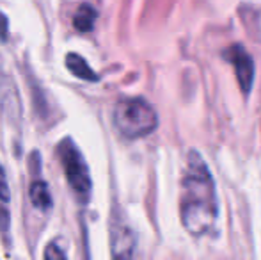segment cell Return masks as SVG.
<instances>
[{
    "instance_id": "obj_11",
    "label": "cell",
    "mask_w": 261,
    "mask_h": 260,
    "mask_svg": "<svg viewBox=\"0 0 261 260\" xmlns=\"http://www.w3.org/2000/svg\"><path fill=\"white\" fill-rule=\"evenodd\" d=\"M7 27H9V21L7 18L0 13V39H6L7 38Z\"/></svg>"
},
{
    "instance_id": "obj_3",
    "label": "cell",
    "mask_w": 261,
    "mask_h": 260,
    "mask_svg": "<svg viewBox=\"0 0 261 260\" xmlns=\"http://www.w3.org/2000/svg\"><path fill=\"white\" fill-rule=\"evenodd\" d=\"M59 157H61L62 168H64V175L68 184L82 200H87L91 195V182L89 168H87L86 160H84L82 153L75 146L71 139H62L59 145Z\"/></svg>"
},
{
    "instance_id": "obj_1",
    "label": "cell",
    "mask_w": 261,
    "mask_h": 260,
    "mask_svg": "<svg viewBox=\"0 0 261 260\" xmlns=\"http://www.w3.org/2000/svg\"><path fill=\"white\" fill-rule=\"evenodd\" d=\"M179 216L185 230L194 237L212 232L219 216L215 182L204 159L196 150L189 152L183 170Z\"/></svg>"
},
{
    "instance_id": "obj_7",
    "label": "cell",
    "mask_w": 261,
    "mask_h": 260,
    "mask_svg": "<svg viewBox=\"0 0 261 260\" xmlns=\"http://www.w3.org/2000/svg\"><path fill=\"white\" fill-rule=\"evenodd\" d=\"M96 18H98V11L93 6H89V4H82L75 13L73 25H75L76 31L89 32L93 31L94 23H96Z\"/></svg>"
},
{
    "instance_id": "obj_5",
    "label": "cell",
    "mask_w": 261,
    "mask_h": 260,
    "mask_svg": "<svg viewBox=\"0 0 261 260\" xmlns=\"http://www.w3.org/2000/svg\"><path fill=\"white\" fill-rule=\"evenodd\" d=\"M112 260H135V235L124 223H114L110 230Z\"/></svg>"
},
{
    "instance_id": "obj_10",
    "label": "cell",
    "mask_w": 261,
    "mask_h": 260,
    "mask_svg": "<svg viewBox=\"0 0 261 260\" xmlns=\"http://www.w3.org/2000/svg\"><path fill=\"white\" fill-rule=\"evenodd\" d=\"M0 200H2V201H9L11 200L9 184H7V177H6V171H4L2 164H0Z\"/></svg>"
},
{
    "instance_id": "obj_2",
    "label": "cell",
    "mask_w": 261,
    "mask_h": 260,
    "mask_svg": "<svg viewBox=\"0 0 261 260\" xmlns=\"http://www.w3.org/2000/svg\"><path fill=\"white\" fill-rule=\"evenodd\" d=\"M112 120L117 132L126 139L144 137L158 127L156 111L142 98H126L117 102Z\"/></svg>"
},
{
    "instance_id": "obj_4",
    "label": "cell",
    "mask_w": 261,
    "mask_h": 260,
    "mask_svg": "<svg viewBox=\"0 0 261 260\" xmlns=\"http://www.w3.org/2000/svg\"><path fill=\"white\" fill-rule=\"evenodd\" d=\"M226 57L233 64L242 91L247 94L252 87V82H254V61H252V57L249 56V52L242 45L231 46L226 52Z\"/></svg>"
},
{
    "instance_id": "obj_9",
    "label": "cell",
    "mask_w": 261,
    "mask_h": 260,
    "mask_svg": "<svg viewBox=\"0 0 261 260\" xmlns=\"http://www.w3.org/2000/svg\"><path fill=\"white\" fill-rule=\"evenodd\" d=\"M45 260H66V255L55 243H50L45 248Z\"/></svg>"
},
{
    "instance_id": "obj_6",
    "label": "cell",
    "mask_w": 261,
    "mask_h": 260,
    "mask_svg": "<svg viewBox=\"0 0 261 260\" xmlns=\"http://www.w3.org/2000/svg\"><path fill=\"white\" fill-rule=\"evenodd\" d=\"M66 68L76 77V79H82V80H89V82H96L100 77L98 73L87 64V61L84 57H80L79 54H68L66 56Z\"/></svg>"
},
{
    "instance_id": "obj_8",
    "label": "cell",
    "mask_w": 261,
    "mask_h": 260,
    "mask_svg": "<svg viewBox=\"0 0 261 260\" xmlns=\"http://www.w3.org/2000/svg\"><path fill=\"white\" fill-rule=\"evenodd\" d=\"M29 196H31V201L34 207L41 208V210H48L52 207V198H50L48 187L43 180L34 182L31 185V191H29Z\"/></svg>"
}]
</instances>
